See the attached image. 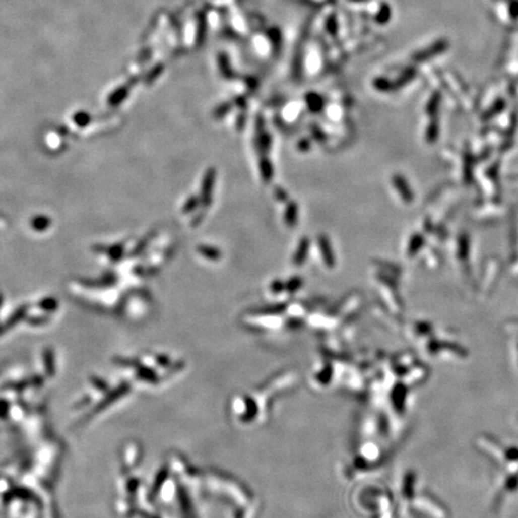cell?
<instances>
[{
    "label": "cell",
    "instance_id": "cell-3",
    "mask_svg": "<svg viewBox=\"0 0 518 518\" xmlns=\"http://www.w3.org/2000/svg\"><path fill=\"white\" fill-rule=\"evenodd\" d=\"M309 249V240L307 238H302L301 241L298 246V249H296L294 258H293V262H294L295 265H302L305 263L306 258H307Z\"/></svg>",
    "mask_w": 518,
    "mask_h": 518
},
{
    "label": "cell",
    "instance_id": "cell-1",
    "mask_svg": "<svg viewBox=\"0 0 518 518\" xmlns=\"http://www.w3.org/2000/svg\"><path fill=\"white\" fill-rule=\"evenodd\" d=\"M215 180H216V170L214 168H209L205 172L201 187V201L204 207H209L211 204Z\"/></svg>",
    "mask_w": 518,
    "mask_h": 518
},
{
    "label": "cell",
    "instance_id": "cell-4",
    "mask_svg": "<svg viewBox=\"0 0 518 518\" xmlns=\"http://www.w3.org/2000/svg\"><path fill=\"white\" fill-rule=\"evenodd\" d=\"M298 205L294 202H290L287 205L286 213H284V222H286L287 226L294 227L296 224V221H298Z\"/></svg>",
    "mask_w": 518,
    "mask_h": 518
},
{
    "label": "cell",
    "instance_id": "cell-2",
    "mask_svg": "<svg viewBox=\"0 0 518 518\" xmlns=\"http://www.w3.org/2000/svg\"><path fill=\"white\" fill-rule=\"evenodd\" d=\"M318 245H319V248H320V253H321V257H323L325 265L329 267L330 269H333V268L335 267V263H336V261H335V255H334L333 247H331L329 238H328L327 235L320 234L318 236Z\"/></svg>",
    "mask_w": 518,
    "mask_h": 518
},
{
    "label": "cell",
    "instance_id": "cell-6",
    "mask_svg": "<svg viewBox=\"0 0 518 518\" xmlns=\"http://www.w3.org/2000/svg\"><path fill=\"white\" fill-rule=\"evenodd\" d=\"M259 167H261L262 176H263V179L265 180V181H270L271 178H273V175H274V169H273V166H271L270 161L267 159H263L261 161V163H259Z\"/></svg>",
    "mask_w": 518,
    "mask_h": 518
},
{
    "label": "cell",
    "instance_id": "cell-12",
    "mask_svg": "<svg viewBox=\"0 0 518 518\" xmlns=\"http://www.w3.org/2000/svg\"><path fill=\"white\" fill-rule=\"evenodd\" d=\"M309 148H311V144H309V142L307 140H302L301 142H300V144H298V149L301 151L308 150Z\"/></svg>",
    "mask_w": 518,
    "mask_h": 518
},
{
    "label": "cell",
    "instance_id": "cell-5",
    "mask_svg": "<svg viewBox=\"0 0 518 518\" xmlns=\"http://www.w3.org/2000/svg\"><path fill=\"white\" fill-rule=\"evenodd\" d=\"M198 252L202 255H204L205 258H208L209 261H219V259L222 257V253H221V251H219L216 247H213V246H208V245H200L197 247Z\"/></svg>",
    "mask_w": 518,
    "mask_h": 518
},
{
    "label": "cell",
    "instance_id": "cell-14",
    "mask_svg": "<svg viewBox=\"0 0 518 518\" xmlns=\"http://www.w3.org/2000/svg\"><path fill=\"white\" fill-rule=\"evenodd\" d=\"M321 135L323 134H320V130H319L318 127H317V130H313V136L317 138V140H321V138H323V136Z\"/></svg>",
    "mask_w": 518,
    "mask_h": 518
},
{
    "label": "cell",
    "instance_id": "cell-11",
    "mask_svg": "<svg viewBox=\"0 0 518 518\" xmlns=\"http://www.w3.org/2000/svg\"><path fill=\"white\" fill-rule=\"evenodd\" d=\"M284 288V284L281 282V281H274L273 284H271V290L274 293H281Z\"/></svg>",
    "mask_w": 518,
    "mask_h": 518
},
{
    "label": "cell",
    "instance_id": "cell-7",
    "mask_svg": "<svg viewBox=\"0 0 518 518\" xmlns=\"http://www.w3.org/2000/svg\"><path fill=\"white\" fill-rule=\"evenodd\" d=\"M197 204H198L197 197H189L188 200L186 201L184 208H182V211H184L185 214L192 213V210H195V208L197 207Z\"/></svg>",
    "mask_w": 518,
    "mask_h": 518
},
{
    "label": "cell",
    "instance_id": "cell-9",
    "mask_svg": "<svg viewBox=\"0 0 518 518\" xmlns=\"http://www.w3.org/2000/svg\"><path fill=\"white\" fill-rule=\"evenodd\" d=\"M308 107L313 110V112H317V110L320 109L321 101L319 100V97L315 96V95H312L311 97H308Z\"/></svg>",
    "mask_w": 518,
    "mask_h": 518
},
{
    "label": "cell",
    "instance_id": "cell-10",
    "mask_svg": "<svg viewBox=\"0 0 518 518\" xmlns=\"http://www.w3.org/2000/svg\"><path fill=\"white\" fill-rule=\"evenodd\" d=\"M261 147L263 148L264 150H268L270 148V136L264 135L261 137Z\"/></svg>",
    "mask_w": 518,
    "mask_h": 518
},
{
    "label": "cell",
    "instance_id": "cell-8",
    "mask_svg": "<svg viewBox=\"0 0 518 518\" xmlns=\"http://www.w3.org/2000/svg\"><path fill=\"white\" fill-rule=\"evenodd\" d=\"M301 283H302V281L300 277H293V279L289 280L288 283H287V289H288L290 293L295 292V290H298L300 288Z\"/></svg>",
    "mask_w": 518,
    "mask_h": 518
},
{
    "label": "cell",
    "instance_id": "cell-13",
    "mask_svg": "<svg viewBox=\"0 0 518 518\" xmlns=\"http://www.w3.org/2000/svg\"><path fill=\"white\" fill-rule=\"evenodd\" d=\"M276 196H277V197H279V198H280V200H281V201H282V200H286V198H287V195H286V192H284V191H283V189H281V188H279V187H277V188H276Z\"/></svg>",
    "mask_w": 518,
    "mask_h": 518
}]
</instances>
